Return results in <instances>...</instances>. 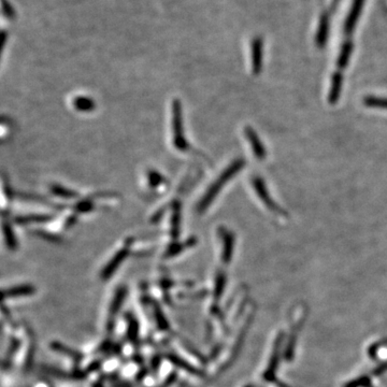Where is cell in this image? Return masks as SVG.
I'll use <instances>...</instances> for the list:
<instances>
[{
	"label": "cell",
	"instance_id": "6da1fadb",
	"mask_svg": "<svg viewBox=\"0 0 387 387\" xmlns=\"http://www.w3.org/2000/svg\"><path fill=\"white\" fill-rule=\"evenodd\" d=\"M244 165L245 162L243 159H237L234 162H231L230 165L226 168V170L222 172V175L218 178V180L215 181L213 184H211V186L208 188V191H206L205 194L202 196L199 203H198L197 205V211L201 213L208 209L209 205L215 199V197H217L219 193L221 192L222 187L225 186L228 181L231 178H234L238 172L244 167Z\"/></svg>",
	"mask_w": 387,
	"mask_h": 387
},
{
	"label": "cell",
	"instance_id": "7a4b0ae2",
	"mask_svg": "<svg viewBox=\"0 0 387 387\" xmlns=\"http://www.w3.org/2000/svg\"><path fill=\"white\" fill-rule=\"evenodd\" d=\"M172 132H174V145L181 152H185L188 149V143L185 139L182 105L176 99L172 103Z\"/></svg>",
	"mask_w": 387,
	"mask_h": 387
},
{
	"label": "cell",
	"instance_id": "3957f363",
	"mask_svg": "<svg viewBox=\"0 0 387 387\" xmlns=\"http://www.w3.org/2000/svg\"><path fill=\"white\" fill-rule=\"evenodd\" d=\"M364 4H365V0H353L351 10L348 14L346 24H344V30H346L347 34H351L353 31H354L355 26L360 16V13L361 11H363Z\"/></svg>",
	"mask_w": 387,
	"mask_h": 387
},
{
	"label": "cell",
	"instance_id": "277c9868",
	"mask_svg": "<svg viewBox=\"0 0 387 387\" xmlns=\"http://www.w3.org/2000/svg\"><path fill=\"white\" fill-rule=\"evenodd\" d=\"M127 255H128V247L120 248L119 251L113 256V258H112V260L106 265L105 269H103L101 272V278L105 280L109 279L111 275L116 271L118 266L125 261Z\"/></svg>",
	"mask_w": 387,
	"mask_h": 387
},
{
	"label": "cell",
	"instance_id": "5b68a950",
	"mask_svg": "<svg viewBox=\"0 0 387 387\" xmlns=\"http://www.w3.org/2000/svg\"><path fill=\"white\" fill-rule=\"evenodd\" d=\"M253 186H254V189H255V192L257 193L258 197L261 198L262 201H263L267 206H268V208H269L270 210H272V211H277V212L280 211V209L278 208V205L275 204V203L273 202V200L271 199V197H270L268 191H267V188H266V185H265V183H264V181H263L260 177H255V178L253 179Z\"/></svg>",
	"mask_w": 387,
	"mask_h": 387
},
{
	"label": "cell",
	"instance_id": "8992f818",
	"mask_svg": "<svg viewBox=\"0 0 387 387\" xmlns=\"http://www.w3.org/2000/svg\"><path fill=\"white\" fill-rule=\"evenodd\" d=\"M220 236L223 242V262L228 263L231 258L232 252H234V244H235V237L229 230L226 228L220 229Z\"/></svg>",
	"mask_w": 387,
	"mask_h": 387
},
{
	"label": "cell",
	"instance_id": "52a82bcc",
	"mask_svg": "<svg viewBox=\"0 0 387 387\" xmlns=\"http://www.w3.org/2000/svg\"><path fill=\"white\" fill-rule=\"evenodd\" d=\"M263 66V40L255 38L252 42V68L255 74L260 73Z\"/></svg>",
	"mask_w": 387,
	"mask_h": 387
},
{
	"label": "cell",
	"instance_id": "ba28073f",
	"mask_svg": "<svg viewBox=\"0 0 387 387\" xmlns=\"http://www.w3.org/2000/svg\"><path fill=\"white\" fill-rule=\"evenodd\" d=\"M245 137L248 140V142L252 145V150L255 154L256 158L258 159H264L266 156V150L264 148V145L262 141L258 139L257 135L251 127H246L245 128Z\"/></svg>",
	"mask_w": 387,
	"mask_h": 387
},
{
	"label": "cell",
	"instance_id": "9c48e42d",
	"mask_svg": "<svg viewBox=\"0 0 387 387\" xmlns=\"http://www.w3.org/2000/svg\"><path fill=\"white\" fill-rule=\"evenodd\" d=\"M329 33V17L326 13L321 16L320 24H318V29L316 34V46L323 48L325 47L327 40H328Z\"/></svg>",
	"mask_w": 387,
	"mask_h": 387
},
{
	"label": "cell",
	"instance_id": "30bf717a",
	"mask_svg": "<svg viewBox=\"0 0 387 387\" xmlns=\"http://www.w3.org/2000/svg\"><path fill=\"white\" fill-rule=\"evenodd\" d=\"M72 106L76 111L84 112V113L86 112L88 113V112H92L96 108V103L90 97L76 96L72 100Z\"/></svg>",
	"mask_w": 387,
	"mask_h": 387
},
{
	"label": "cell",
	"instance_id": "8fae6325",
	"mask_svg": "<svg viewBox=\"0 0 387 387\" xmlns=\"http://www.w3.org/2000/svg\"><path fill=\"white\" fill-rule=\"evenodd\" d=\"M342 75L340 73H334L332 75V80H331V88H330V93H329V101L331 103L337 102V100L340 97L341 90H342Z\"/></svg>",
	"mask_w": 387,
	"mask_h": 387
},
{
	"label": "cell",
	"instance_id": "7c38bea8",
	"mask_svg": "<svg viewBox=\"0 0 387 387\" xmlns=\"http://www.w3.org/2000/svg\"><path fill=\"white\" fill-rule=\"evenodd\" d=\"M353 48L354 47H353V43L351 41H347L342 46L339 57H338V67L339 68L343 69L348 66L351 55H352V52H353Z\"/></svg>",
	"mask_w": 387,
	"mask_h": 387
},
{
	"label": "cell",
	"instance_id": "4fadbf2b",
	"mask_svg": "<svg viewBox=\"0 0 387 387\" xmlns=\"http://www.w3.org/2000/svg\"><path fill=\"white\" fill-rule=\"evenodd\" d=\"M33 287L29 285H21L15 286L12 288H9L7 291L4 292V298L6 296L8 297H22V296H28L33 294Z\"/></svg>",
	"mask_w": 387,
	"mask_h": 387
},
{
	"label": "cell",
	"instance_id": "5bb4252c",
	"mask_svg": "<svg viewBox=\"0 0 387 387\" xmlns=\"http://www.w3.org/2000/svg\"><path fill=\"white\" fill-rule=\"evenodd\" d=\"M52 219L51 215L49 214H30L25 215V217H19L15 219V222L21 224H28V223H45Z\"/></svg>",
	"mask_w": 387,
	"mask_h": 387
},
{
	"label": "cell",
	"instance_id": "9a60e30c",
	"mask_svg": "<svg viewBox=\"0 0 387 387\" xmlns=\"http://www.w3.org/2000/svg\"><path fill=\"white\" fill-rule=\"evenodd\" d=\"M51 193L57 196V197H60V198H65V199H71V198H74L77 196V194L75 192H73L72 189H68L62 185H58V184H53L51 186Z\"/></svg>",
	"mask_w": 387,
	"mask_h": 387
},
{
	"label": "cell",
	"instance_id": "2e32d148",
	"mask_svg": "<svg viewBox=\"0 0 387 387\" xmlns=\"http://www.w3.org/2000/svg\"><path fill=\"white\" fill-rule=\"evenodd\" d=\"M3 230H4V236H5L6 243H7L8 247H10L11 249H15L17 242H16L15 235H14V232L12 230V227H11L10 224L7 223V222H4Z\"/></svg>",
	"mask_w": 387,
	"mask_h": 387
},
{
	"label": "cell",
	"instance_id": "e0dca14e",
	"mask_svg": "<svg viewBox=\"0 0 387 387\" xmlns=\"http://www.w3.org/2000/svg\"><path fill=\"white\" fill-rule=\"evenodd\" d=\"M180 221H181L180 205H179V203H176L175 208H174V214H172V219H171V235H172V237H175V238L179 235Z\"/></svg>",
	"mask_w": 387,
	"mask_h": 387
},
{
	"label": "cell",
	"instance_id": "ac0fdd59",
	"mask_svg": "<svg viewBox=\"0 0 387 387\" xmlns=\"http://www.w3.org/2000/svg\"><path fill=\"white\" fill-rule=\"evenodd\" d=\"M365 105L370 108H380L387 109V98H377V97H367L364 100Z\"/></svg>",
	"mask_w": 387,
	"mask_h": 387
},
{
	"label": "cell",
	"instance_id": "d6986e66",
	"mask_svg": "<svg viewBox=\"0 0 387 387\" xmlns=\"http://www.w3.org/2000/svg\"><path fill=\"white\" fill-rule=\"evenodd\" d=\"M2 9H3V14L5 15L6 19L10 21L15 19L16 12L14 10L13 6L9 3V0H2Z\"/></svg>",
	"mask_w": 387,
	"mask_h": 387
},
{
	"label": "cell",
	"instance_id": "ffe728a7",
	"mask_svg": "<svg viewBox=\"0 0 387 387\" xmlns=\"http://www.w3.org/2000/svg\"><path fill=\"white\" fill-rule=\"evenodd\" d=\"M148 180H149V185L151 187H157L158 185H160L163 182L162 176L159 174L158 171H155V170H152L149 172Z\"/></svg>",
	"mask_w": 387,
	"mask_h": 387
},
{
	"label": "cell",
	"instance_id": "44dd1931",
	"mask_svg": "<svg viewBox=\"0 0 387 387\" xmlns=\"http://www.w3.org/2000/svg\"><path fill=\"white\" fill-rule=\"evenodd\" d=\"M93 209H94V205L90 200H85L83 202H80V203L76 204V211L77 212L85 213V212L92 211Z\"/></svg>",
	"mask_w": 387,
	"mask_h": 387
},
{
	"label": "cell",
	"instance_id": "7402d4cb",
	"mask_svg": "<svg viewBox=\"0 0 387 387\" xmlns=\"http://www.w3.org/2000/svg\"><path fill=\"white\" fill-rule=\"evenodd\" d=\"M8 40V33L6 30L2 31V34H0V43H2V50H4L6 43Z\"/></svg>",
	"mask_w": 387,
	"mask_h": 387
}]
</instances>
